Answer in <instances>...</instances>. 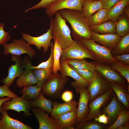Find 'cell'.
I'll return each instance as SVG.
<instances>
[{
	"mask_svg": "<svg viewBox=\"0 0 129 129\" xmlns=\"http://www.w3.org/2000/svg\"><path fill=\"white\" fill-rule=\"evenodd\" d=\"M91 62L94 65L96 70L105 80L109 82H114L120 84H125L126 81L124 77L110 65L96 61Z\"/></svg>",
	"mask_w": 129,
	"mask_h": 129,
	"instance_id": "8",
	"label": "cell"
},
{
	"mask_svg": "<svg viewBox=\"0 0 129 129\" xmlns=\"http://www.w3.org/2000/svg\"><path fill=\"white\" fill-rule=\"evenodd\" d=\"M109 83L111 85V88L115 92L118 100L121 102L126 109H129V92L127 89L125 88V84H120L114 82Z\"/></svg>",
	"mask_w": 129,
	"mask_h": 129,
	"instance_id": "22",
	"label": "cell"
},
{
	"mask_svg": "<svg viewBox=\"0 0 129 129\" xmlns=\"http://www.w3.org/2000/svg\"><path fill=\"white\" fill-rule=\"evenodd\" d=\"M54 46L53 50L54 63L53 68V73H56L58 71H60V59L62 49L57 41L54 39Z\"/></svg>",
	"mask_w": 129,
	"mask_h": 129,
	"instance_id": "35",
	"label": "cell"
},
{
	"mask_svg": "<svg viewBox=\"0 0 129 129\" xmlns=\"http://www.w3.org/2000/svg\"><path fill=\"white\" fill-rule=\"evenodd\" d=\"M60 64L61 74L64 76H70L74 79L75 82L86 88L87 87L89 83L81 77L74 69L71 67L65 60L60 59Z\"/></svg>",
	"mask_w": 129,
	"mask_h": 129,
	"instance_id": "21",
	"label": "cell"
},
{
	"mask_svg": "<svg viewBox=\"0 0 129 129\" xmlns=\"http://www.w3.org/2000/svg\"><path fill=\"white\" fill-rule=\"evenodd\" d=\"M93 1H97L99 0H91Z\"/></svg>",
	"mask_w": 129,
	"mask_h": 129,
	"instance_id": "50",
	"label": "cell"
},
{
	"mask_svg": "<svg viewBox=\"0 0 129 129\" xmlns=\"http://www.w3.org/2000/svg\"><path fill=\"white\" fill-rule=\"evenodd\" d=\"M129 5L126 6L124 10V13L129 17Z\"/></svg>",
	"mask_w": 129,
	"mask_h": 129,
	"instance_id": "49",
	"label": "cell"
},
{
	"mask_svg": "<svg viewBox=\"0 0 129 129\" xmlns=\"http://www.w3.org/2000/svg\"><path fill=\"white\" fill-rule=\"evenodd\" d=\"M78 125L76 129H102L103 126L97 122L88 121L78 123Z\"/></svg>",
	"mask_w": 129,
	"mask_h": 129,
	"instance_id": "38",
	"label": "cell"
},
{
	"mask_svg": "<svg viewBox=\"0 0 129 129\" xmlns=\"http://www.w3.org/2000/svg\"><path fill=\"white\" fill-rule=\"evenodd\" d=\"M12 61L15 62L14 64H12L8 69V74L5 78L1 80L0 82L4 85L10 87L12 84L14 80L21 76L24 70L21 67L23 59L22 55H12Z\"/></svg>",
	"mask_w": 129,
	"mask_h": 129,
	"instance_id": "13",
	"label": "cell"
},
{
	"mask_svg": "<svg viewBox=\"0 0 129 129\" xmlns=\"http://www.w3.org/2000/svg\"><path fill=\"white\" fill-rule=\"evenodd\" d=\"M90 27L92 32L97 34H116L115 22L110 20L97 25L91 26Z\"/></svg>",
	"mask_w": 129,
	"mask_h": 129,
	"instance_id": "24",
	"label": "cell"
},
{
	"mask_svg": "<svg viewBox=\"0 0 129 129\" xmlns=\"http://www.w3.org/2000/svg\"><path fill=\"white\" fill-rule=\"evenodd\" d=\"M113 91L110 89L90 102L89 112L84 122L91 121L98 116L101 108L109 98Z\"/></svg>",
	"mask_w": 129,
	"mask_h": 129,
	"instance_id": "14",
	"label": "cell"
},
{
	"mask_svg": "<svg viewBox=\"0 0 129 129\" xmlns=\"http://www.w3.org/2000/svg\"><path fill=\"white\" fill-rule=\"evenodd\" d=\"M129 17L123 13L115 22L116 34L121 37L129 33Z\"/></svg>",
	"mask_w": 129,
	"mask_h": 129,
	"instance_id": "28",
	"label": "cell"
},
{
	"mask_svg": "<svg viewBox=\"0 0 129 129\" xmlns=\"http://www.w3.org/2000/svg\"><path fill=\"white\" fill-rule=\"evenodd\" d=\"M129 5V0H120L108 11V20L115 22L118 17L124 13L125 7Z\"/></svg>",
	"mask_w": 129,
	"mask_h": 129,
	"instance_id": "26",
	"label": "cell"
},
{
	"mask_svg": "<svg viewBox=\"0 0 129 129\" xmlns=\"http://www.w3.org/2000/svg\"><path fill=\"white\" fill-rule=\"evenodd\" d=\"M53 19H51L50 27L54 39L57 40L62 48H65L74 42L71 35V31L59 11L55 14Z\"/></svg>",
	"mask_w": 129,
	"mask_h": 129,
	"instance_id": "2",
	"label": "cell"
},
{
	"mask_svg": "<svg viewBox=\"0 0 129 129\" xmlns=\"http://www.w3.org/2000/svg\"><path fill=\"white\" fill-rule=\"evenodd\" d=\"M37 82V78L33 71L25 69L23 73L17 79L16 85L19 88H22L26 85L36 84Z\"/></svg>",
	"mask_w": 129,
	"mask_h": 129,
	"instance_id": "25",
	"label": "cell"
},
{
	"mask_svg": "<svg viewBox=\"0 0 129 129\" xmlns=\"http://www.w3.org/2000/svg\"><path fill=\"white\" fill-rule=\"evenodd\" d=\"M88 58L97 61L94 54L86 48L80 40H75L67 48L62 49L60 59L64 60L68 59H82Z\"/></svg>",
	"mask_w": 129,
	"mask_h": 129,
	"instance_id": "3",
	"label": "cell"
},
{
	"mask_svg": "<svg viewBox=\"0 0 129 129\" xmlns=\"http://www.w3.org/2000/svg\"><path fill=\"white\" fill-rule=\"evenodd\" d=\"M1 107L0 112L2 117L0 120V129H32L33 128L11 117L7 111Z\"/></svg>",
	"mask_w": 129,
	"mask_h": 129,
	"instance_id": "16",
	"label": "cell"
},
{
	"mask_svg": "<svg viewBox=\"0 0 129 129\" xmlns=\"http://www.w3.org/2000/svg\"><path fill=\"white\" fill-rule=\"evenodd\" d=\"M80 41L95 54L97 62L111 66L116 60L113 58L112 50L99 44L92 39L83 38Z\"/></svg>",
	"mask_w": 129,
	"mask_h": 129,
	"instance_id": "4",
	"label": "cell"
},
{
	"mask_svg": "<svg viewBox=\"0 0 129 129\" xmlns=\"http://www.w3.org/2000/svg\"><path fill=\"white\" fill-rule=\"evenodd\" d=\"M12 41V42L3 45L5 55L11 54L20 55L26 54L28 55L30 60L33 59L36 53L35 51L23 38L14 39Z\"/></svg>",
	"mask_w": 129,
	"mask_h": 129,
	"instance_id": "7",
	"label": "cell"
},
{
	"mask_svg": "<svg viewBox=\"0 0 129 129\" xmlns=\"http://www.w3.org/2000/svg\"><path fill=\"white\" fill-rule=\"evenodd\" d=\"M30 109L38 122V129H60L54 119L49 117V113L36 107H31Z\"/></svg>",
	"mask_w": 129,
	"mask_h": 129,
	"instance_id": "15",
	"label": "cell"
},
{
	"mask_svg": "<svg viewBox=\"0 0 129 129\" xmlns=\"http://www.w3.org/2000/svg\"><path fill=\"white\" fill-rule=\"evenodd\" d=\"M54 42H51V51L50 56L46 61L42 62L37 66H34L32 64L28 55H25L22 63L21 67L23 69L33 70L37 69L53 68L54 63L53 50Z\"/></svg>",
	"mask_w": 129,
	"mask_h": 129,
	"instance_id": "20",
	"label": "cell"
},
{
	"mask_svg": "<svg viewBox=\"0 0 129 129\" xmlns=\"http://www.w3.org/2000/svg\"><path fill=\"white\" fill-rule=\"evenodd\" d=\"M65 60L68 64L78 69L86 70L93 72L97 71L94 64L91 62H88L85 59H68Z\"/></svg>",
	"mask_w": 129,
	"mask_h": 129,
	"instance_id": "34",
	"label": "cell"
},
{
	"mask_svg": "<svg viewBox=\"0 0 129 129\" xmlns=\"http://www.w3.org/2000/svg\"><path fill=\"white\" fill-rule=\"evenodd\" d=\"M94 119L96 121H97L99 123L104 124L108 123L109 121L108 118L105 114H99L98 117Z\"/></svg>",
	"mask_w": 129,
	"mask_h": 129,
	"instance_id": "46",
	"label": "cell"
},
{
	"mask_svg": "<svg viewBox=\"0 0 129 129\" xmlns=\"http://www.w3.org/2000/svg\"><path fill=\"white\" fill-rule=\"evenodd\" d=\"M123 109L118 100L114 96L111 102L105 107L103 111L109 120H113L118 117L120 112Z\"/></svg>",
	"mask_w": 129,
	"mask_h": 129,
	"instance_id": "23",
	"label": "cell"
},
{
	"mask_svg": "<svg viewBox=\"0 0 129 129\" xmlns=\"http://www.w3.org/2000/svg\"><path fill=\"white\" fill-rule=\"evenodd\" d=\"M112 56L116 60L120 61L126 65H129V54Z\"/></svg>",
	"mask_w": 129,
	"mask_h": 129,
	"instance_id": "43",
	"label": "cell"
},
{
	"mask_svg": "<svg viewBox=\"0 0 129 129\" xmlns=\"http://www.w3.org/2000/svg\"><path fill=\"white\" fill-rule=\"evenodd\" d=\"M31 102V107H37L49 113H51L53 101L47 99L41 91L38 98L36 99L32 100Z\"/></svg>",
	"mask_w": 129,
	"mask_h": 129,
	"instance_id": "29",
	"label": "cell"
},
{
	"mask_svg": "<svg viewBox=\"0 0 129 129\" xmlns=\"http://www.w3.org/2000/svg\"><path fill=\"white\" fill-rule=\"evenodd\" d=\"M68 64L71 67L75 70L81 77L89 83L93 80L95 76L97 71L96 72H93L86 70L79 69L74 67L70 64Z\"/></svg>",
	"mask_w": 129,
	"mask_h": 129,
	"instance_id": "39",
	"label": "cell"
},
{
	"mask_svg": "<svg viewBox=\"0 0 129 129\" xmlns=\"http://www.w3.org/2000/svg\"><path fill=\"white\" fill-rule=\"evenodd\" d=\"M69 80L58 72L52 74L43 86L41 91L46 97L53 98L59 95L63 90Z\"/></svg>",
	"mask_w": 129,
	"mask_h": 129,
	"instance_id": "5",
	"label": "cell"
},
{
	"mask_svg": "<svg viewBox=\"0 0 129 129\" xmlns=\"http://www.w3.org/2000/svg\"><path fill=\"white\" fill-rule=\"evenodd\" d=\"M4 25L3 23H0V45H3L7 43L11 39L9 33L10 32H6L4 30Z\"/></svg>",
	"mask_w": 129,
	"mask_h": 129,
	"instance_id": "40",
	"label": "cell"
},
{
	"mask_svg": "<svg viewBox=\"0 0 129 129\" xmlns=\"http://www.w3.org/2000/svg\"><path fill=\"white\" fill-rule=\"evenodd\" d=\"M116 121L107 128L108 129H116L118 128L129 123V111L126 108L123 109L119 113Z\"/></svg>",
	"mask_w": 129,
	"mask_h": 129,
	"instance_id": "36",
	"label": "cell"
},
{
	"mask_svg": "<svg viewBox=\"0 0 129 129\" xmlns=\"http://www.w3.org/2000/svg\"><path fill=\"white\" fill-rule=\"evenodd\" d=\"M78 104L79 102L74 100L64 103L53 102V108L50 116L52 118L54 119L75 109Z\"/></svg>",
	"mask_w": 129,
	"mask_h": 129,
	"instance_id": "18",
	"label": "cell"
},
{
	"mask_svg": "<svg viewBox=\"0 0 129 129\" xmlns=\"http://www.w3.org/2000/svg\"><path fill=\"white\" fill-rule=\"evenodd\" d=\"M129 33L121 38L112 52V55L129 54Z\"/></svg>",
	"mask_w": 129,
	"mask_h": 129,
	"instance_id": "30",
	"label": "cell"
},
{
	"mask_svg": "<svg viewBox=\"0 0 129 129\" xmlns=\"http://www.w3.org/2000/svg\"><path fill=\"white\" fill-rule=\"evenodd\" d=\"M10 100L4 102L1 107L7 111L12 110L20 113L21 111L24 112V115L29 116L32 114L30 112L31 108V101L26 99L22 97L13 98Z\"/></svg>",
	"mask_w": 129,
	"mask_h": 129,
	"instance_id": "12",
	"label": "cell"
},
{
	"mask_svg": "<svg viewBox=\"0 0 129 129\" xmlns=\"http://www.w3.org/2000/svg\"><path fill=\"white\" fill-rule=\"evenodd\" d=\"M92 32V40L97 43L112 50L121 38L116 34L102 35Z\"/></svg>",
	"mask_w": 129,
	"mask_h": 129,
	"instance_id": "17",
	"label": "cell"
},
{
	"mask_svg": "<svg viewBox=\"0 0 129 129\" xmlns=\"http://www.w3.org/2000/svg\"><path fill=\"white\" fill-rule=\"evenodd\" d=\"M77 108L54 119L60 129H74L73 125L76 123Z\"/></svg>",
	"mask_w": 129,
	"mask_h": 129,
	"instance_id": "19",
	"label": "cell"
},
{
	"mask_svg": "<svg viewBox=\"0 0 129 129\" xmlns=\"http://www.w3.org/2000/svg\"><path fill=\"white\" fill-rule=\"evenodd\" d=\"M103 8L102 3L100 0L94 1L84 0L82 6V12L87 18L96 11Z\"/></svg>",
	"mask_w": 129,
	"mask_h": 129,
	"instance_id": "27",
	"label": "cell"
},
{
	"mask_svg": "<svg viewBox=\"0 0 129 129\" xmlns=\"http://www.w3.org/2000/svg\"><path fill=\"white\" fill-rule=\"evenodd\" d=\"M108 11L107 9L102 8L88 18V21L90 26L97 25L108 20Z\"/></svg>",
	"mask_w": 129,
	"mask_h": 129,
	"instance_id": "31",
	"label": "cell"
},
{
	"mask_svg": "<svg viewBox=\"0 0 129 129\" xmlns=\"http://www.w3.org/2000/svg\"><path fill=\"white\" fill-rule=\"evenodd\" d=\"M21 34L23 39L30 45H35L39 50H41L43 47L44 53L48 51V48L50 46L51 40L54 39L50 27L46 33L38 37L33 36L22 32Z\"/></svg>",
	"mask_w": 129,
	"mask_h": 129,
	"instance_id": "11",
	"label": "cell"
},
{
	"mask_svg": "<svg viewBox=\"0 0 129 129\" xmlns=\"http://www.w3.org/2000/svg\"><path fill=\"white\" fill-rule=\"evenodd\" d=\"M8 86L4 85L0 86V98H4L5 97H10L12 98L17 97V95L11 91Z\"/></svg>",
	"mask_w": 129,
	"mask_h": 129,
	"instance_id": "42",
	"label": "cell"
},
{
	"mask_svg": "<svg viewBox=\"0 0 129 129\" xmlns=\"http://www.w3.org/2000/svg\"><path fill=\"white\" fill-rule=\"evenodd\" d=\"M61 98L62 100L65 102H70L72 100L73 98L72 92L70 91H65L62 94Z\"/></svg>",
	"mask_w": 129,
	"mask_h": 129,
	"instance_id": "45",
	"label": "cell"
},
{
	"mask_svg": "<svg viewBox=\"0 0 129 129\" xmlns=\"http://www.w3.org/2000/svg\"><path fill=\"white\" fill-rule=\"evenodd\" d=\"M71 86L75 89L76 92L80 94L77 108L76 123L84 122L89 111L88 107L90 98L89 92L86 88L76 83L75 81L70 83Z\"/></svg>",
	"mask_w": 129,
	"mask_h": 129,
	"instance_id": "6",
	"label": "cell"
},
{
	"mask_svg": "<svg viewBox=\"0 0 129 129\" xmlns=\"http://www.w3.org/2000/svg\"><path fill=\"white\" fill-rule=\"evenodd\" d=\"M12 98L10 97H6L4 98H0V110L1 107L3 103L4 102L8 100H11ZM2 117V116L0 114V120L1 118Z\"/></svg>",
	"mask_w": 129,
	"mask_h": 129,
	"instance_id": "47",
	"label": "cell"
},
{
	"mask_svg": "<svg viewBox=\"0 0 129 129\" xmlns=\"http://www.w3.org/2000/svg\"><path fill=\"white\" fill-rule=\"evenodd\" d=\"M102 2L103 8L109 10L120 0H100Z\"/></svg>",
	"mask_w": 129,
	"mask_h": 129,
	"instance_id": "44",
	"label": "cell"
},
{
	"mask_svg": "<svg viewBox=\"0 0 129 129\" xmlns=\"http://www.w3.org/2000/svg\"><path fill=\"white\" fill-rule=\"evenodd\" d=\"M84 0H58L46 8V13L49 17L63 9L77 10L82 12V6Z\"/></svg>",
	"mask_w": 129,
	"mask_h": 129,
	"instance_id": "9",
	"label": "cell"
},
{
	"mask_svg": "<svg viewBox=\"0 0 129 129\" xmlns=\"http://www.w3.org/2000/svg\"><path fill=\"white\" fill-rule=\"evenodd\" d=\"M110 89V83L104 80L97 70L95 77L87 88L90 95L89 101L91 102Z\"/></svg>",
	"mask_w": 129,
	"mask_h": 129,
	"instance_id": "10",
	"label": "cell"
},
{
	"mask_svg": "<svg viewBox=\"0 0 129 129\" xmlns=\"http://www.w3.org/2000/svg\"><path fill=\"white\" fill-rule=\"evenodd\" d=\"M62 17L71 25L72 37L74 39H91L92 31L87 20L80 11L69 9L59 11Z\"/></svg>",
	"mask_w": 129,
	"mask_h": 129,
	"instance_id": "1",
	"label": "cell"
},
{
	"mask_svg": "<svg viewBox=\"0 0 129 129\" xmlns=\"http://www.w3.org/2000/svg\"><path fill=\"white\" fill-rule=\"evenodd\" d=\"M111 66L112 68L119 72L126 80L128 84H129V65L116 60Z\"/></svg>",
	"mask_w": 129,
	"mask_h": 129,
	"instance_id": "37",
	"label": "cell"
},
{
	"mask_svg": "<svg viewBox=\"0 0 129 129\" xmlns=\"http://www.w3.org/2000/svg\"><path fill=\"white\" fill-rule=\"evenodd\" d=\"M58 0H41L38 4L25 11L26 12L30 10L41 8L46 9Z\"/></svg>",
	"mask_w": 129,
	"mask_h": 129,
	"instance_id": "41",
	"label": "cell"
},
{
	"mask_svg": "<svg viewBox=\"0 0 129 129\" xmlns=\"http://www.w3.org/2000/svg\"><path fill=\"white\" fill-rule=\"evenodd\" d=\"M37 79L36 84L38 87L42 88L53 72V68L37 69L33 70Z\"/></svg>",
	"mask_w": 129,
	"mask_h": 129,
	"instance_id": "33",
	"label": "cell"
},
{
	"mask_svg": "<svg viewBox=\"0 0 129 129\" xmlns=\"http://www.w3.org/2000/svg\"><path fill=\"white\" fill-rule=\"evenodd\" d=\"M21 90L20 93L22 94L21 96L27 100L32 99H36L39 95L42 88H39L37 84L24 86Z\"/></svg>",
	"mask_w": 129,
	"mask_h": 129,
	"instance_id": "32",
	"label": "cell"
},
{
	"mask_svg": "<svg viewBox=\"0 0 129 129\" xmlns=\"http://www.w3.org/2000/svg\"><path fill=\"white\" fill-rule=\"evenodd\" d=\"M129 129V123L124 125L118 128L117 129Z\"/></svg>",
	"mask_w": 129,
	"mask_h": 129,
	"instance_id": "48",
	"label": "cell"
}]
</instances>
